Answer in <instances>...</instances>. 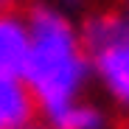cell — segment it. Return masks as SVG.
Returning a JSON list of instances; mask_svg holds the SVG:
<instances>
[{"mask_svg":"<svg viewBox=\"0 0 129 129\" xmlns=\"http://www.w3.org/2000/svg\"><path fill=\"white\" fill-rule=\"evenodd\" d=\"M28 51L20 81L28 87L37 110L48 118L79 101L90 79V59L79 28L53 6L39 3L25 17Z\"/></svg>","mask_w":129,"mask_h":129,"instance_id":"cell-1","label":"cell"},{"mask_svg":"<svg viewBox=\"0 0 129 129\" xmlns=\"http://www.w3.org/2000/svg\"><path fill=\"white\" fill-rule=\"evenodd\" d=\"M90 59V73L98 76L107 95L129 110V25L126 17L98 14L79 31Z\"/></svg>","mask_w":129,"mask_h":129,"instance_id":"cell-2","label":"cell"},{"mask_svg":"<svg viewBox=\"0 0 129 129\" xmlns=\"http://www.w3.org/2000/svg\"><path fill=\"white\" fill-rule=\"evenodd\" d=\"M28 51V25L17 11H0V79H20Z\"/></svg>","mask_w":129,"mask_h":129,"instance_id":"cell-3","label":"cell"},{"mask_svg":"<svg viewBox=\"0 0 129 129\" xmlns=\"http://www.w3.org/2000/svg\"><path fill=\"white\" fill-rule=\"evenodd\" d=\"M37 104L20 79H0V129H31Z\"/></svg>","mask_w":129,"mask_h":129,"instance_id":"cell-4","label":"cell"},{"mask_svg":"<svg viewBox=\"0 0 129 129\" xmlns=\"http://www.w3.org/2000/svg\"><path fill=\"white\" fill-rule=\"evenodd\" d=\"M48 121H51V129H104L107 126V115L95 104L81 101V98L53 112Z\"/></svg>","mask_w":129,"mask_h":129,"instance_id":"cell-5","label":"cell"},{"mask_svg":"<svg viewBox=\"0 0 129 129\" xmlns=\"http://www.w3.org/2000/svg\"><path fill=\"white\" fill-rule=\"evenodd\" d=\"M64 3H79V0H64Z\"/></svg>","mask_w":129,"mask_h":129,"instance_id":"cell-6","label":"cell"},{"mask_svg":"<svg viewBox=\"0 0 129 129\" xmlns=\"http://www.w3.org/2000/svg\"><path fill=\"white\" fill-rule=\"evenodd\" d=\"M126 25H129V14H126Z\"/></svg>","mask_w":129,"mask_h":129,"instance_id":"cell-7","label":"cell"}]
</instances>
